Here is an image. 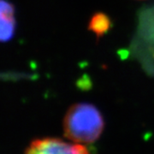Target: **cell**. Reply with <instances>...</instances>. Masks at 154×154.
Instances as JSON below:
<instances>
[{"mask_svg": "<svg viewBox=\"0 0 154 154\" xmlns=\"http://www.w3.org/2000/svg\"><path fill=\"white\" fill-rule=\"evenodd\" d=\"M111 22L110 18L104 13H97L94 15L88 25V28L98 37H101L110 30Z\"/></svg>", "mask_w": 154, "mask_h": 154, "instance_id": "cell-4", "label": "cell"}, {"mask_svg": "<svg viewBox=\"0 0 154 154\" xmlns=\"http://www.w3.org/2000/svg\"><path fill=\"white\" fill-rule=\"evenodd\" d=\"M105 129V120L99 110L89 103L71 105L63 117L64 137L72 142L91 145L99 140Z\"/></svg>", "mask_w": 154, "mask_h": 154, "instance_id": "cell-1", "label": "cell"}, {"mask_svg": "<svg viewBox=\"0 0 154 154\" xmlns=\"http://www.w3.org/2000/svg\"><path fill=\"white\" fill-rule=\"evenodd\" d=\"M24 154H92L88 146L57 137H42L33 140Z\"/></svg>", "mask_w": 154, "mask_h": 154, "instance_id": "cell-2", "label": "cell"}, {"mask_svg": "<svg viewBox=\"0 0 154 154\" xmlns=\"http://www.w3.org/2000/svg\"><path fill=\"white\" fill-rule=\"evenodd\" d=\"M16 29L15 11L11 3L0 0V41L12 38Z\"/></svg>", "mask_w": 154, "mask_h": 154, "instance_id": "cell-3", "label": "cell"}]
</instances>
